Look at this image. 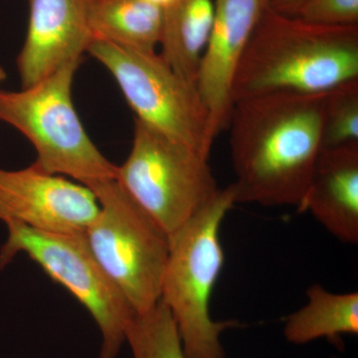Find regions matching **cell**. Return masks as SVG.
Instances as JSON below:
<instances>
[{
  "mask_svg": "<svg viewBox=\"0 0 358 358\" xmlns=\"http://www.w3.org/2000/svg\"><path fill=\"white\" fill-rule=\"evenodd\" d=\"M324 93L277 92L233 103L236 203L300 209L322 150Z\"/></svg>",
  "mask_w": 358,
  "mask_h": 358,
  "instance_id": "1",
  "label": "cell"
},
{
  "mask_svg": "<svg viewBox=\"0 0 358 358\" xmlns=\"http://www.w3.org/2000/svg\"><path fill=\"white\" fill-rule=\"evenodd\" d=\"M358 79V25L313 24L266 6L238 66L233 103L277 92L324 93Z\"/></svg>",
  "mask_w": 358,
  "mask_h": 358,
  "instance_id": "2",
  "label": "cell"
},
{
  "mask_svg": "<svg viewBox=\"0 0 358 358\" xmlns=\"http://www.w3.org/2000/svg\"><path fill=\"white\" fill-rule=\"evenodd\" d=\"M235 204L231 183L169 237L160 301L176 322L186 358H226L221 336L237 326L235 320H214L210 313L224 265L221 226Z\"/></svg>",
  "mask_w": 358,
  "mask_h": 358,
  "instance_id": "3",
  "label": "cell"
},
{
  "mask_svg": "<svg viewBox=\"0 0 358 358\" xmlns=\"http://www.w3.org/2000/svg\"><path fill=\"white\" fill-rule=\"evenodd\" d=\"M82 61H72L20 92L0 91V121L20 131L37 152L34 166L90 185L117 178V166L99 150L72 101Z\"/></svg>",
  "mask_w": 358,
  "mask_h": 358,
  "instance_id": "4",
  "label": "cell"
},
{
  "mask_svg": "<svg viewBox=\"0 0 358 358\" xmlns=\"http://www.w3.org/2000/svg\"><path fill=\"white\" fill-rule=\"evenodd\" d=\"M100 209L85 232L90 248L136 315L162 296L169 237L115 179L86 185Z\"/></svg>",
  "mask_w": 358,
  "mask_h": 358,
  "instance_id": "5",
  "label": "cell"
},
{
  "mask_svg": "<svg viewBox=\"0 0 358 358\" xmlns=\"http://www.w3.org/2000/svg\"><path fill=\"white\" fill-rule=\"evenodd\" d=\"M208 159L134 119L133 147L115 180L171 237L220 189Z\"/></svg>",
  "mask_w": 358,
  "mask_h": 358,
  "instance_id": "6",
  "label": "cell"
},
{
  "mask_svg": "<svg viewBox=\"0 0 358 358\" xmlns=\"http://www.w3.org/2000/svg\"><path fill=\"white\" fill-rule=\"evenodd\" d=\"M87 52L109 70L136 119L209 159L215 136L196 84L176 73L155 52L133 50L100 39L92 40Z\"/></svg>",
  "mask_w": 358,
  "mask_h": 358,
  "instance_id": "7",
  "label": "cell"
},
{
  "mask_svg": "<svg viewBox=\"0 0 358 358\" xmlns=\"http://www.w3.org/2000/svg\"><path fill=\"white\" fill-rule=\"evenodd\" d=\"M8 236L0 248V271L25 253L92 315L102 336L100 358H117L136 313L96 260L84 234L42 232L6 222Z\"/></svg>",
  "mask_w": 358,
  "mask_h": 358,
  "instance_id": "8",
  "label": "cell"
},
{
  "mask_svg": "<svg viewBox=\"0 0 358 358\" xmlns=\"http://www.w3.org/2000/svg\"><path fill=\"white\" fill-rule=\"evenodd\" d=\"M100 205L88 186L31 164L0 169V220L61 234H84Z\"/></svg>",
  "mask_w": 358,
  "mask_h": 358,
  "instance_id": "9",
  "label": "cell"
},
{
  "mask_svg": "<svg viewBox=\"0 0 358 358\" xmlns=\"http://www.w3.org/2000/svg\"><path fill=\"white\" fill-rule=\"evenodd\" d=\"M266 6L267 0H214L213 23L200 60L196 86L215 138L229 124L235 74Z\"/></svg>",
  "mask_w": 358,
  "mask_h": 358,
  "instance_id": "10",
  "label": "cell"
},
{
  "mask_svg": "<svg viewBox=\"0 0 358 358\" xmlns=\"http://www.w3.org/2000/svg\"><path fill=\"white\" fill-rule=\"evenodd\" d=\"M27 34L17 57L22 88L82 61L91 44L89 0H29Z\"/></svg>",
  "mask_w": 358,
  "mask_h": 358,
  "instance_id": "11",
  "label": "cell"
},
{
  "mask_svg": "<svg viewBox=\"0 0 358 358\" xmlns=\"http://www.w3.org/2000/svg\"><path fill=\"white\" fill-rule=\"evenodd\" d=\"M300 212H310L338 241L358 243V143L322 148Z\"/></svg>",
  "mask_w": 358,
  "mask_h": 358,
  "instance_id": "12",
  "label": "cell"
},
{
  "mask_svg": "<svg viewBox=\"0 0 358 358\" xmlns=\"http://www.w3.org/2000/svg\"><path fill=\"white\" fill-rule=\"evenodd\" d=\"M89 25L93 39L155 52L162 40L164 10L145 0H89Z\"/></svg>",
  "mask_w": 358,
  "mask_h": 358,
  "instance_id": "13",
  "label": "cell"
},
{
  "mask_svg": "<svg viewBox=\"0 0 358 358\" xmlns=\"http://www.w3.org/2000/svg\"><path fill=\"white\" fill-rule=\"evenodd\" d=\"M214 10L213 0H176L164 10L160 55L176 73L195 84Z\"/></svg>",
  "mask_w": 358,
  "mask_h": 358,
  "instance_id": "14",
  "label": "cell"
},
{
  "mask_svg": "<svg viewBox=\"0 0 358 358\" xmlns=\"http://www.w3.org/2000/svg\"><path fill=\"white\" fill-rule=\"evenodd\" d=\"M308 301L291 313L284 324V336L292 345L317 339L338 341L341 336L358 334V293L336 294L319 284L307 289Z\"/></svg>",
  "mask_w": 358,
  "mask_h": 358,
  "instance_id": "15",
  "label": "cell"
},
{
  "mask_svg": "<svg viewBox=\"0 0 358 358\" xmlns=\"http://www.w3.org/2000/svg\"><path fill=\"white\" fill-rule=\"evenodd\" d=\"M127 343L134 358H186L176 322L162 301L134 317Z\"/></svg>",
  "mask_w": 358,
  "mask_h": 358,
  "instance_id": "16",
  "label": "cell"
},
{
  "mask_svg": "<svg viewBox=\"0 0 358 358\" xmlns=\"http://www.w3.org/2000/svg\"><path fill=\"white\" fill-rule=\"evenodd\" d=\"M358 143V79L327 92L322 122V148Z\"/></svg>",
  "mask_w": 358,
  "mask_h": 358,
  "instance_id": "17",
  "label": "cell"
},
{
  "mask_svg": "<svg viewBox=\"0 0 358 358\" xmlns=\"http://www.w3.org/2000/svg\"><path fill=\"white\" fill-rule=\"evenodd\" d=\"M294 17L324 26L358 25V0H306Z\"/></svg>",
  "mask_w": 358,
  "mask_h": 358,
  "instance_id": "18",
  "label": "cell"
},
{
  "mask_svg": "<svg viewBox=\"0 0 358 358\" xmlns=\"http://www.w3.org/2000/svg\"><path fill=\"white\" fill-rule=\"evenodd\" d=\"M306 0H267V6L277 13L294 16L299 7Z\"/></svg>",
  "mask_w": 358,
  "mask_h": 358,
  "instance_id": "19",
  "label": "cell"
},
{
  "mask_svg": "<svg viewBox=\"0 0 358 358\" xmlns=\"http://www.w3.org/2000/svg\"><path fill=\"white\" fill-rule=\"evenodd\" d=\"M145 1L150 2V3L154 4V6L164 10L167 7L171 6L176 0H145Z\"/></svg>",
  "mask_w": 358,
  "mask_h": 358,
  "instance_id": "20",
  "label": "cell"
},
{
  "mask_svg": "<svg viewBox=\"0 0 358 358\" xmlns=\"http://www.w3.org/2000/svg\"><path fill=\"white\" fill-rule=\"evenodd\" d=\"M6 71H4L3 68H2V66L0 65V84L2 83V82L6 80Z\"/></svg>",
  "mask_w": 358,
  "mask_h": 358,
  "instance_id": "21",
  "label": "cell"
},
{
  "mask_svg": "<svg viewBox=\"0 0 358 358\" xmlns=\"http://www.w3.org/2000/svg\"><path fill=\"white\" fill-rule=\"evenodd\" d=\"M331 358H339V357H331Z\"/></svg>",
  "mask_w": 358,
  "mask_h": 358,
  "instance_id": "22",
  "label": "cell"
}]
</instances>
